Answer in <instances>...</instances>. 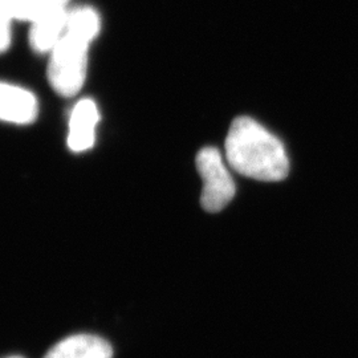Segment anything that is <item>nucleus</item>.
Wrapping results in <instances>:
<instances>
[{"instance_id":"nucleus-6","label":"nucleus","mask_w":358,"mask_h":358,"mask_svg":"<svg viewBox=\"0 0 358 358\" xmlns=\"http://www.w3.org/2000/svg\"><path fill=\"white\" fill-rule=\"evenodd\" d=\"M68 10L41 13L29 22V44L40 55H50L66 34Z\"/></svg>"},{"instance_id":"nucleus-12","label":"nucleus","mask_w":358,"mask_h":358,"mask_svg":"<svg viewBox=\"0 0 358 358\" xmlns=\"http://www.w3.org/2000/svg\"><path fill=\"white\" fill-rule=\"evenodd\" d=\"M7 358H23V357H19V356H13V357H7Z\"/></svg>"},{"instance_id":"nucleus-1","label":"nucleus","mask_w":358,"mask_h":358,"mask_svg":"<svg viewBox=\"0 0 358 358\" xmlns=\"http://www.w3.org/2000/svg\"><path fill=\"white\" fill-rule=\"evenodd\" d=\"M226 158L236 173L275 182L288 176L289 161L282 142L251 117H238L226 138Z\"/></svg>"},{"instance_id":"nucleus-7","label":"nucleus","mask_w":358,"mask_h":358,"mask_svg":"<svg viewBox=\"0 0 358 358\" xmlns=\"http://www.w3.org/2000/svg\"><path fill=\"white\" fill-rule=\"evenodd\" d=\"M44 358H113V349L99 336L75 334L57 343Z\"/></svg>"},{"instance_id":"nucleus-10","label":"nucleus","mask_w":358,"mask_h":358,"mask_svg":"<svg viewBox=\"0 0 358 358\" xmlns=\"http://www.w3.org/2000/svg\"><path fill=\"white\" fill-rule=\"evenodd\" d=\"M13 16L0 7V53H4L13 43Z\"/></svg>"},{"instance_id":"nucleus-3","label":"nucleus","mask_w":358,"mask_h":358,"mask_svg":"<svg viewBox=\"0 0 358 358\" xmlns=\"http://www.w3.org/2000/svg\"><path fill=\"white\" fill-rule=\"evenodd\" d=\"M196 169L203 179L201 205L208 213H219L235 196L236 186L217 148H203L196 155Z\"/></svg>"},{"instance_id":"nucleus-5","label":"nucleus","mask_w":358,"mask_h":358,"mask_svg":"<svg viewBox=\"0 0 358 358\" xmlns=\"http://www.w3.org/2000/svg\"><path fill=\"white\" fill-rule=\"evenodd\" d=\"M100 122V110L92 99H81L69 115L66 143L71 152L83 153L93 148L96 128Z\"/></svg>"},{"instance_id":"nucleus-9","label":"nucleus","mask_w":358,"mask_h":358,"mask_svg":"<svg viewBox=\"0 0 358 358\" xmlns=\"http://www.w3.org/2000/svg\"><path fill=\"white\" fill-rule=\"evenodd\" d=\"M0 7L15 20L32 22L41 10V0H0Z\"/></svg>"},{"instance_id":"nucleus-11","label":"nucleus","mask_w":358,"mask_h":358,"mask_svg":"<svg viewBox=\"0 0 358 358\" xmlns=\"http://www.w3.org/2000/svg\"><path fill=\"white\" fill-rule=\"evenodd\" d=\"M71 0H41V10L40 13H50V11H59V10H68V4ZM36 16V17H38Z\"/></svg>"},{"instance_id":"nucleus-2","label":"nucleus","mask_w":358,"mask_h":358,"mask_svg":"<svg viewBox=\"0 0 358 358\" xmlns=\"http://www.w3.org/2000/svg\"><path fill=\"white\" fill-rule=\"evenodd\" d=\"M90 45L65 35L48 55L47 77L52 90L63 97L77 94L88 75Z\"/></svg>"},{"instance_id":"nucleus-4","label":"nucleus","mask_w":358,"mask_h":358,"mask_svg":"<svg viewBox=\"0 0 358 358\" xmlns=\"http://www.w3.org/2000/svg\"><path fill=\"white\" fill-rule=\"evenodd\" d=\"M38 115V99L31 90L0 80V121L29 125Z\"/></svg>"},{"instance_id":"nucleus-8","label":"nucleus","mask_w":358,"mask_h":358,"mask_svg":"<svg viewBox=\"0 0 358 358\" xmlns=\"http://www.w3.org/2000/svg\"><path fill=\"white\" fill-rule=\"evenodd\" d=\"M101 31L100 13L90 6L68 8L66 13V36L76 38L90 45Z\"/></svg>"}]
</instances>
